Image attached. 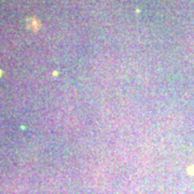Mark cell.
<instances>
[{
    "label": "cell",
    "instance_id": "6da1fadb",
    "mask_svg": "<svg viewBox=\"0 0 194 194\" xmlns=\"http://www.w3.org/2000/svg\"><path fill=\"white\" fill-rule=\"evenodd\" d=\"M0 75H1V71H0Z\"/></svg>",
    "mask_w": 194,
    "mask_h": 194
}]
</instances>
